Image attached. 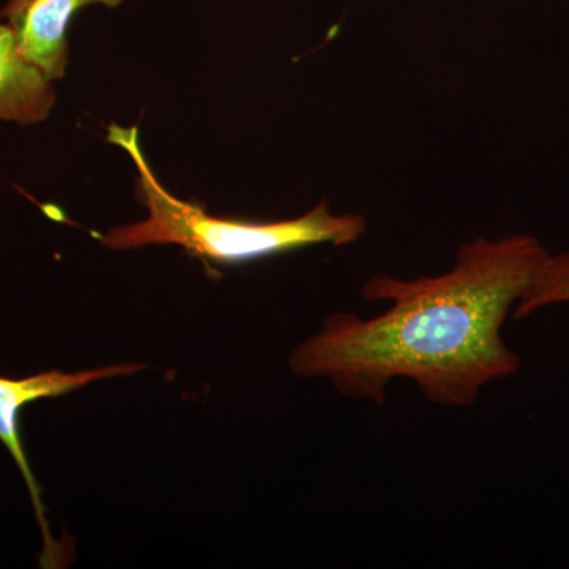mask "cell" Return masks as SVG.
Segmentation results:
<instances>
[{
    "mask_svg": "<svg viewBox=\"0 0 569 569\" xmlns=\"http://www.w3.org/2000/svg\"><path fill=\"white\" fill-rule=\"evenodd\" d=\"M548 253L529 234L478 238L460 247L445 274L373 276L362 296L391 306L367 320L335 313L288 365L296 376L328 378L342 395L377 406L397 378L413 381L437 406H473L486 385L520 369L501 329Z\"/></svg>",
    "mask_w": 569,
    "mask_h": 569,
    "instance_id": "1",
    "label": "cell"
},
{
    "mask_svg": "<svg viewBox=\"0 0 569 569\" xmlns=\"http://www.w3.org/2000/svg\"><path fill=\"white\" fill-rule=\"evenodd\" d=\"M107 140L132 157L137 167V198L148 209L142 222L112 228L100 242L112 250L174 244L187 253L216 264L261 260L302 247L350 246L366 231V219L356 213L335 216L325 203L293 220L250 222L209 216L201 206L173 197L149 167L138 127L111 123Z\"/></svg>",
    "mask_w": 569,
    "mask_h": 569,
    "instance_id": "2",
    "label": "cell"
},
{
    "mask_svg": "<svg viewBox=\"0 0 569 569\" xmlns=\"http://www.w3.org/2000/svg\"><path fill=\"white\" fill-rule=\"evenodd\" d=\"M144 366L118 365L100 367V369L81 370V372H61V370H51V372L39 373V376L22 378V380H10V378L0 377V441L9 449L11 458L20 468L22 478L28 485L31 493L33 509H36L37 520H39L41 535H43L44 567L54 568V563L61 561L62 550L58 542L52 539L50 526L47 522V511H44L43 501H41V489L29 466L28 456H26L24 445L20 429V418L22 410L29 403L41 399H56L78 391V389L88 387L93 381L104 380V378L132 376L140 372Z\"/></svg>",
    "mask_w": 569,
    "mask_h": 569,
    "instance_id": "3",
    "label": "cell"
},
{
    "mask_svg": "<svg viewBox=\"0 0 569 569\" xmlns=\"http://www.w3.org/2000/svg\"><path fill=\"white\" fill-rule=\"evenodd\" d=\"M123 0H9L2 17L9 20L21 54L50 81L66 77L69 66L70 21L89 6L116 9Z\"/></svg>",
    "mask_w": 569,
    "mask_h": 569,
    "instance_id": "4",
    "label": "cell"
},
{
    "mask_svg": "<svg viewBox=\"0 0 569 569\" xmlns=\"http://www.w3.org/2000/svg\"><path fill=\"white\" fill-rule=\"evenodd\" d=\"M52 81L18 48L9 24H0V119L20 123L44 121L54 107Z\"/></svg>",
    "mask_w": 569,
    "mask_h": 569,
    "instance_id": "5",
    "label": "cell"
},
{
    "mask_svg": "<svg viewBox=\"0 0 569 569\" xmlns=\"http://www.w3.org/2000/svg\"><path fill=\"white\" fill-rule=\"evenodd\" d=\"M557 305H569V253L546 254L512 310V320H523Z\"/></svg>",
    "mask_w": 569,
    "mask_h": 569,
    "instance_id": "6",
    "label": "cell"
}]
</instances>
